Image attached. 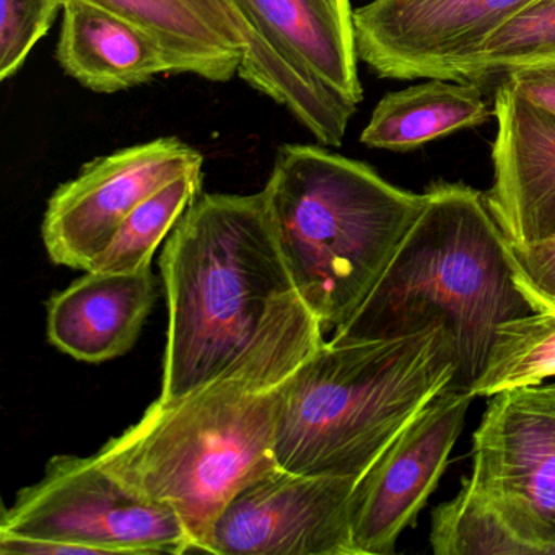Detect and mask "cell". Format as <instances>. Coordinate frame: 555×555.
Segmentation results:
<instances>
[{"label":"cell","instance_id":"1","mask_svg":"<svg viewBox=\"0 0 555 555\" xmlns=\"http://www.w3.org/2000/svg\"><path fill=\"white\" fill-rule=\"evenodd\" d=\"M160 269L165 401L223 382L275 389L326 340L282 258L262 191L197 196Z\"/></svg>","mask_w":555,"mask_h":555},{"label":"cell","instance_id":"2","mask_svg":"<svg viewBox=\"0 0 555 555\" xmlns=\"http://www.w3.org/2000/svg\"><path fill=\"white\" fill-rule=\"evenodd\" d=\"M535 311L516 285L508 240L486 194L435 183L365 300L330 340L401 339L444 327L456 366L450 389L470 395L499 327Z\"/></svg>","mask_w":555,"mask_h":555},{"label":"cell","instance_id":"3","mask_svg":"<svg viewBox=\"0 0 555 555\" xmlns=\"http://www.w3.org/2000/svg\"><path fill=\"white\" fill-rule=\"evenodd\" d=\"M447 330L370 343L324 340L275 388L281 469L360 480L454 376Z\"/></svg>","mask_w":555,"mask_h":555},{"label":"cell","instance_id":"4","mask_svg":"<svg viewBox=\"0 0 555 555\" xmlns=\"http://www.w3.org/2000/svg\"><path fill=\"white\" fill-rule=\"evenodd\" d=\"M262 194L282 258L324 334L356 313L425 204V193L317 145H282Z\"/></svg>","mask_w":555,"mask_h":555},{"label":"cell","instance_id":"5","mask_svg":"<svg viewBox=\"0 0 555 555\" xmlns=\"http://www.w3.org/2000/svg\"><path fill=\"white\" fill-rule=\"evenodd\" d=\"M275 389L223 382L175 401L158 398L138 424L112 438L100 463L152 502L173 509L207 552L233 496L279 467Z\"/></svg>","mask_w":555,"mask_h":555},{"label":"cell","instance_id":"6","mask_svg":"<svg viewBox=\"0 0 555 555\" xmlns=\"http://www.w3.org/2000/svg\"><path fill=\"white\" fill-rule=\"evenodd\" d=\"M249 27L238 77L339 145L363 100L350 0H233Z\"/></svg>","mask_w":555,"mask_h":555},{"label":"cell","instance_id":"7","mask_svg":"<svg viewBox=\"0 0 555 555\" xmlns=\"http://www.w3.org/2000/svg\"><path fill=\"white\" fill-rule=\"evenodd\" d=\"M0 532L69 542L92 555L194 552L173 509L126 486L96 456H54L4 508Z\"/></svg>","mask_w":555,"mask_h":555},{"label":"cell","instance_id":"8","mask_svg":"<svg viewBox=\"0 0 555 555\" xmlns=\"http://www.w3.org/2000/svg\"><path fill=\"white\" fill-rule=\"evenodd\" d=\"M489 399L464 483L496 509L526 555H555V386Z\"/></svg>","mask_w":555,"mask_h":555},{"label":"cell","instance_id":"9","mask_svg":"<svg viewBox=\"0 0 555 555\" xmlns=\"http://www.w3.org/2000/svg\"><path fill=\"white\" fill-rule=\"evenodd\" d=\"M203 164L186 142L160 138L83 165L48 203L41 235L51 261L87 271L144 201Z\"/></svg>","mask_w":555,"mask_h":555},{"label":"cell","instance_id":"10","mask_svg":"<svg viewBox=\"0 0 555 555\" xmlns=\"http://www.w3.org/2000/svg\"><path fill=\"white\" fill-rule=\"evenodd\" d=\"M538 0H373L353 11L357 51L383 79L456 80L490 35Z\"/></svg>","mask_w":555,"mask_h":555},{"label":"cell","instance_id":"11","mask_svg":"<svg viewBox=\"0 0 555 555\" xmlns=\"http://www.w3.org/2000/svg\"><path fill=\"white\" fill-rule=\"evenodd\" d=\"M359 480L275 467L233 496L207 554L357 555L352 500Z\"/></svg>","mask_w":555,"mask_h":555},{"label":"cell","instance_id":"12","mask_svg":"<svg viewBox=\"0 0 555 555\" xmlns=\"http://www.w3.org/2000/svg\"><path fill=\"white\" fill-rule=\"evenodd\" d=\"M473 395L443 389L386 448L357 483L352 541L357 555H391L437 489L464 428Z\"/></svg>","mask_w":555,"mask_h":555},{"label":"cell","instance_id":"13","mask_svg":"<svg viewBox=\"0 0 555 555\" xmlns=\"http://www.w3.org/2000/svg\"><path fill=\"white\" fill-rule=\"evenodd\" d=\"M493 118V183L486 194L487 206L509 245L551 238L555 235V115L500 82Z\"/></svg>","mask_w":555,"mask_h":555},{"label":"cell","instance_id":"14","mask_svg":"<svg viewBox=\"0 0 555 555\" xmlns=\"http://www.w3.org/2000/svg\"><path fill=\"white\" fill-rule=\"evenodd\" d=\"M155 275L87 271L48 301V339L80 362L102 363L132 349L154 307Z\"/></svg>","mask_w":555,"mask_h":555},{"label":"cell","instance_id":"15","mask_svg":"<svg viewBox=\"0 0 555 555\" xmlns=\"http://www.w3.org/2000/svg\"><path fill=\"white\" fill-rule=\"evenodd\" d=\"M155 37L175 66L209 82H229L253 38L233 0H89Z\"/></svg>","mask_w":555,"mask_h":555},{"label":"cell","instance_id":"16","mask_svg":"<svg viewBox=\"0 0 555 555\" xmlns=\"http://www.w3.org/2000/svg\"><path fill=\"white\" fill-rule=\"evenodd\" d=\"M57 63L96 93H118L175 74L160 43L134 22L89 0H64Z\"/></svg>","mask_w":555,"mask_h":555},{"label":"cell","instance_id":"17","mask_svg":"<svg viewBox=\"0 0 555 555\" xmlns=\"http://www.w3.org/2000/svg\"><path fill=\"white\" fill-rule=\"evenodd\" d=\"M379 100L360 142L379 151L409 152L493 118V105L473 82L425 79Z\"/></svg>","mask_w":555,"mask_h":555},{"label":"cell","instance_id":"18","mask_svg":"<svg viewBox=\"0 0 555 555\" xmlns=\"http://www.w3.org/2000/svg\"><path fill=\"white\" fill-rule=\"evenodd\" d=\"M555 378V313L535 311L502 324L482 376L470 395L490 398L506 389Z\"/></svg>","mask_w":555,"mask_h":555},{"label":"cell","instance_id":"19","mask_svg":"<svg viewBox=\"0 0 555 555\" xmlns=\"http://www.w3.org/2000/svg\"><path fill=\"white\" fill-rule=\"evenodd\" d=\"M203 171L184 175L149 197L119 227L108 248L87 271L135 272L151 268L152 258L188 207L197 199Z\"/></svg>","mask_w":555,"mask_h":555},{"label":"cell","instance_id":"20","mask_svg":"<svg viewBox=\"0 0 555 555\" xmlns=\"http://www.w3.org/2000/svg\"><path fill=\"white\" fill-rule=\"evenodd\" d=\"M551 57H555V0H538L490 35L479 53L461 67L456 80L496 86L506 70Z\"/></svg>","mask_w":555,"mask_h":555},{"label":"cell","instance_id":"21","mask_svg":"<svg viewBox=\"0 0 555 555\" xmlns=\"http://www.w3.org/2000/svg\"><path fill=\"white\" fill-rule=\"evenodd\" d=\"M430 544L437 555H526L496 509L464 482L435 509Z\"/></svg>","mask_w":555,"mask_h":555},{"label":"cell","instance_id":"22","mask_svg":"<svg viewBox=\"0 0 555 555\" xmlns=\"http://www.w3.org/2000/svg\"><path fill=\"white\" fill-rule=\"evenodd\" d=\"M63 8L64 0H0V80L24 67Z\"/></svg>","mask_w":555,"mask_h":555},{"label":"cell","instance_id":"23","mask_svg":"<svg viewBox=\"0 0 555 555\" xmlns=\"http://www.w3.org/2000/svg\"><path fill=\"white\" fill-rule=\"evenodd\" d=\"M516 285L538 311L555 313V235L531 245H509Z\"/></svg>","mask_w":555,"mask_h":555},{"label":"cell","instance_id":"24","mask_svg":"<svg viewBox=\"0 0 555 555\" xmlns=\"http://www.w3.org/2000/svg\"><path fill=\"white\" fill-rule=\"evenodd\" d=\"M500 82L509 83L532 105L555 115V57L513 67L503 74Z\"/></svg>","mask_w":555,"mask_h":555},{"label":"cell","instance_id":"25","mask_svg":"<svg viewBox=\"0 0 555 555\" xmlns=\"http://www.w3.org/2000/svg\"><path fill=\"white\" fill-rule=\"evenodd\" d=\"M552 385H554V386H555V382H554V383H552Z\"/></svg>","mask_w":555,"mask_h":555}]
</instances>
